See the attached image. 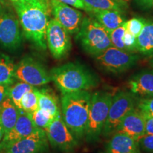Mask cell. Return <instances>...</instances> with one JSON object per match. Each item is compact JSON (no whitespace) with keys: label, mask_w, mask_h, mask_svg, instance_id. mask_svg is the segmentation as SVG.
<instances>
[{"label":"cell","mask_w":153,"mask_h":153,"mask_svg":"<svg viewBox=\"0 0 153 153\" xmlns=\"http://www.w3.org/2000/svg\"><path fill=\"white\" fill-rule=\"evenodd\" d=\"M24 35L38 49L47 48L46 28L50 21V0H19L11 4Z\"/></svg>","instance_id":"6da1fadb"},{"label":"cell","mask_w":153,"mask_h":153,"mask_svg":"<svg viewBox=\"0 0 153 153\" xmlns=\"http://www.w3.org/2000/svg\"><path fill=\"white\" fill-rule=\"evenodd\" d=\"M91 97V94L85 90L62 94L61 97L62 119L78 140L85 135Z\"/></svg>","instance_id":"7a4b0ae2"},{"label":"cell","mask_w":153,"mask_h":153,"mask_svg":"<svg viewBox=\"0 0 153 153\" xmlns=\"http://www.w3.org/2000/svg\"><path fill=\"white\" fill-rule=\"evenodd\" d=\"M51 81L62 94L88 91L98 85L97 76L79 63L68 62L50 71Z\"/></svg>","instance_id":"3957f363"},{"label":"cell","mask_w":153,"mask_h":153,"mask_svg":"<svg viewBox=\"0 0 153 153\" xmlns=\"http://www.w3.org/2000/svg\"><path fill=\"white\" fill-rule=\"evenodd\" d=\"M77 38L85 52L97 57L112 46L109 33L91 17H84Z\"/></svg>","instance_id":"277c9868"},{"label":"cell","mask_w":153,"mask_h":153,"mask_svg":"<svg viewBox=\"0 0 153 153\" xmlns=\"http://www.w3.org/2000/svg\"><path fill=\"white\" fill-rule=\"evenodd\" d=\"M113 97L105 91H96L91 94L89 118L85 136L89 140L98 139L108 117Z\"/></svg>","instance_id":"5b68a950"},{"label":"cell","mask_w":153,"mask_h":153,"mask_svg":"<svg viewBox=\"0 0 153 153\" xmlns=\"http://www.w3.org/2000/svg\"><path fill=\"white\" fill-rule=\"evenodd\" d=\"M10 6L0 3V45L15 51L21 46L22 35L18 17Z\"/></svg>","instance_id":"8992f818"},{"label":"cell","mask_w":153,"mask_h":153,"mask_svg":"<svg viewBox=\"0 0 153 153\" xmlns=\"http://www.w3.org/2000/svg\"><path fill=\"white\" fill-rule=\"evenodd\" d=\"M135 108V96L131 91H118L112 98L108 117L103 128L104 135H111L116 131L124 116Z\"/></svg>","instance_id":"52a82bcc"},{"label":"cell","mask_w":153,"mask_h":153,"mask_svg":"<svg viewBox=\"0 0 153 153\" xmlns=\"http://www.w3.org/2000/svg\"><path fill=\"white\" fill-rule=\"evenodd\" d=\"M138 60V56L111 46L104 52L95 57V60L99 68L112 73H121L134 66Z\"/></svg>","instance_id":"ba28073f"},{"label":"cell","mask_w":153,"mask_h":153,"mask_svg":"<svg viewBox=\"0 0 153 153\" xmlns=\"http://www.w3.org/2000/svg\"><path fill=\"white\" fill-rule=\"evenodd\" d=\"M15 78L32 87H41L51 81L50 73L43 64L30 56H26L15 65Z\"/></svg>","instance_id":"9c48e42d"},{"label":"cell","mask_w":153,"mask_h":153,"mask_svg":"<svg viewBox=\"0 0 153 153\" xmlns=\"http://www.w3.org/2000/svg\"><path fill=\"white\" fill-rule=\"evenodd\" d=\"M45 131L51 145L62 152H70L78 145V139L65 125L61 113L53 118Z\"/></svg>","instance_id":"30bf717a"},{"label":"cell","mask_w":153,"mask_h":153,"mask_svg":"<svg viewBox=\"0 0 153 153\" xmlns=\"http://www.w3.org/2000/svg\"><path fill=\"white\" fill-rule=\"evenodd\" d=\"M47 47L54 58H63L72 47L70 33L55 19H50L46 28Z\"/></svg>","instance_id":"8fae6325"},{"label":"cell","mask_w":153,"mask_h":153,"mask_svg":"<svg viewBox=\"0 0 153 153\" xmlns=\"http://www.w3.org/2000/svg\"><path fill=\"white\" fill-rule=\"evenodd\" d=\"M48 149V140L45 131L38 128L27 137L0 145V153H45Z\"/></svg>","instance_id":"7c38bea8"},{"label":"cell","mask_w":153,"mask_h":153,"mask_svg":"<svg viewBox=\"0 0 153 153\" xmlns=\"http://www.w3.org/2000/svg\"><path fill=\"white\" fill-rule=\"evenodd\" d=\"M54 19L70 34H76L81 27L83 14L77 9L57 0H50Z\"/></svg>","instance_id":"4fadbf2b"},{"label":"cell","mask_w":153,"mask_h":153,"mask_svg":"<svg viewBox=\"0 0 153 153\" xmlns=\"http://www.w3.org/2000/svg\"><path fill=\"white\" fill-rule=\"evenodd\" d=\"M126 134L138 143L145 135V121L143 115L138 108H134L124 116L116 131Z\"/></svg>","instance_id":"5bb4252c"},{"label":"cell","mask_w":153,"mask_h":153,"mask_svg":"<svg viewBox=\"0 0 153 153\" xmlns=\"http://www.w3.org/2000/svg\"><path fill=\"white\" fill-rule=\"evenodd\" d=\"M37 129L38 128L34 125L30 114L19 109L16 123L9 133L4 135L2 140L0 142V145L8 144L27 137Z\"/></svg>","instance_id":"9a60e30c"},{"label":"cell","mask_w":153,"mask_h":153,"mask_svg":"<svg viewBox=\"0 0 153 153\" xmlns=\"http://www.w3.org/2000/svg\"><path fill=\"white\" fill-rule=\"evenodd\" d=\"M131 91L142 97H153V70H142L135 74L128 82Z\"/></svg>","instance_id":"2e32d148"},{"label":"cell","mask_w":153,"mask_h":153,"mask_svg":"<svg viewBox=\"0 0 153 153\" xmlns=\"http://www.w3.org/2000/svg\"><path fill=\"white\" fill-rule=\"evenodd\" d=\"M139 152L138 143L126 134L116 132L106 145V153Z\"/></svg>","instance_id":"e0dca14e"},{"label":"cell","mask_w":153,"mask_h":153,"mask_svg":"<svg viewBox=\"0 0 153 153\" xmlns=\"http://www.w3.org/2000/svg\"><path fill=\"white\" fill-rule=\"evenodd\" d=\"M106 29L108 33L121 26L126 22L120 11L116 10H93L87 12Z\"/></svg>","instance_id":"ac0fdd59"},{"label":"cell","mask_w":153,"mask_h":153,"mask_svg":"<svg viewBox=\"0 0 153 153\" xmlns=\"http://www.w3.org/2000/svg\"><path fill=\"white\" fill-rule=\"evenodd\" d=\"M19 114V109L8 97L0 104V123L3 127L4 135L13 128Z\"/></svg>","instance_id":"d6986e66"},{"label":"cell","mask_w":153,"mask_h":153,"mask_svg":"<svg viewBox=\"0 0 153 153\" xmlns=\"http://www.w3.org/2000/svg\"><path fill=\"white\" fill-rule=\"evenodd\" d=\"M136 51L145 56L153 57V20L146 21L136 38Z\"/></svg>","instance_id":"ffe728a7"},{"label":"cell","mask_w":153,"mask_h":153,"mask_svg":"<svg viewBox=\"0 0 153 153\" xmlns=\"http://www.w3.org/2000/svg\"><path fill=\"white\" fill-rule=\"evenodd\" d=\"M15 65L9 55L0 53V84L11 85L14 83Z\"/></svg>","instance_id":"44dd1931"},{"label":"cell","mask_w":153,"mask_h":153,"mask_svg":"<svg viewBox=\"0 0 153 153\" xmlns=\"http://www.w3.org/2000/svg\"><path fill=\"white\" fill-rule=\"evenodd\" d=\"M38 108L48 113L53 118L61 113L55 97L45 89H39Z\"/></svg>","instance_id":"7402d4cb"},{"label":"cell","mask_w":153,"mask_h":153,"mask_svg":"<svg viewBox=\"0 0 153 153\" xmlns=\"http://www.w3.org/2000/svg\"><path fill=\"white\" fill-rule=\"evenodd\" d=\"M83 1L89 8V11L116 10L122 12L127 7V4L123 0H83Z\"/></svg>","instance_id":"603a6c76"},{"label":"cell","mask_w":153,"mask_h":153,"mask_svg":"<svg viewBox=\"0 0 153 153\" xmlns=\"http://www.w3.org/2000/svg\"><path fill=\"white\" fill-rule=\"evenodd\" d=\"M33 87L25 82H16L9 86L8 91V98L14 103L15 106L19 109V104L24 94L28 91L31 90Z\"/></svg>","instance_id":"cb8c5ba5"},{"label":"cell","mask_w":153,"mask_h":153,"mask_svg":"<svg viewBox=\"0 0 153 153\" xmlns=\"http://www.w3.org/2000/svg\"><path fill=\"white\" fill-rule=\"evenodd\" d=\"M38 94L39 89L33 87L24 94L19 104V109L30 114L38 108Z\"/></svg>","instance_id":"d4e9b609"},{"label":"cell","mask_w":153,"mask_h":153,"mask_svg":"<svg viewBox=\"0 0 153 153\" xmlns=\"http://www.w3.org/2000/svg\"><path fill=\"white\" fill-rule=\"evenodd\" d=\"M30 115L34 125L38 128L43 130V131L46 130L48 126H49V124L53 119V116H51L48 113L38 108L36 111L30 113Z\"/></svg>","instance_id":"484cf974"},{"label":"cell","mask_w":153,"mask_h":153,"mask_svg":"<svg viewBox=\"0 0 153 153\" xmlns=\"http://www.w3.org/2000/svg\"><path fill=\"white\" fill-rule=\"evenodd\" d=\"M125 24H123V25L119 26V27H118L116 29L111 31L110 33H109L112 46L116 48L126 51L125 45H124L123 43V36L124 33H125Z\"/></svg>","instance_id":"4316f807"},{"label":"cell","mask_w":153,"mask_h":153,"mask_svg":"<svg viewBox=\"0 0 153 153\" xmlns=\"http://www.w3.org/2000/svg\"><path fill=\"white\" fill-rule=\"evenodd\" d=\"M145 22L146 20L144 19L134 17L128 21H126L124 24H125L126 30L137 38L142 30Z\"/></svg>","instance_id":"83f0119b"},{"label":"cell","mask_w":153,"mask_h":153,"mask_svg":"<svg viewBox=\"0 0 153 153\" xmlns=\"http://www.w3.org/2000/svg\"><path fill=\"white\" fill-rule=\"evenodd\" d=\"M123 43L128 52L133 53L136 51V37L126 30L123 36Z\"/></svg>","instance_id":"f1b7e54d"},{"label":"cell","mask_w":153,"mask_h":153,"mask_svg":"<svg viewBox=\"0 0 153 153\" xmlns=\"http://www.w3.org/2000/svg\"><path fill=\"white\" fill-rule=\"evenodd\" d=\"M138 145L145 152L153 153V135H145L138 140Z\"/></svg>","instance_id":"f546056e"},{"label":"cell","mask_w":153,"mask_h":153,"mask_svg":"<svg viewBox=\"0 0 153 153\" xmlns=\"http://www.w3.org/2000/svg\"><path fill=\"white\" fill-rule=\"evenodd\" d=\"M137 108L142 112L153 116V97L141 99L137 105Z\"/></svg>","instance_id":"4dcf8cb0"},{"label":"cell","mask_w":153,"mask_h":153,"mask_svg":"<svg viewBox=\"0 0 153 153\" xmlns=\"http://www.w3.org/2000/svg\"><path fill=\"white\" fill-rule=\"evenodd\" d=\"M57 1L65 4L74 7L75 9H82V10L87 11V12L89 11V8L86 6L83 0H57Z\"/></svg>","instance_id":"1f68e13d"},{"label":"cell","mask_w":153,"mask_h":153,"mask_svg":"<svg viewBox=\"0 0 153 153\" xmlns=\"http://www.w3.org/2000/svg\"><path fill=\"white\" fill-rule=\"evenodd\" d=\"M142 114L145 121V135H153V116L145 112Z\"/></svg>","instance_id":"d6a6232c"},{"label":"cell","mask_w":153,"mask_h":153,"mask_svg":"<svg viewBox=\"0 0 153 153\" xmlns=\"http://www.w3.org/2000/svg\"><path fill=\"white\" fill-rule=\"evenodd\" d=\"M137 6L142 9H149L153 7V0H135Z\"/></svg>","instance_id":"836d02e7"},{"label":"cell","mask_w":153,"mask_h":153,"mask_svg":"<svg viewBox=\"0 0 153 153\" xmlns=\"http://www.w3.org/2000/svg\"><path fill=\"white\" fill-rule=\"evenodd\" d=\"M10 85L0 84V104L8 97L9 88Z\"/></svg>","instance_id":"e575fe53"},{"label":"cell","mask_w":153,"mask_h":153,"mask_svg":"<svg viewBox=\"0 0 153 153\" xmlns=\"http://www.w3.org/2000/svg\"><path fill=\"white\" fill-rule=\"evenodd\" d=\"M19 0H0V3L3 4H11L15 1H18Z\"/></svg>","instance_id":"d590c367"},{"label":"cell","mask_w":153,"mask_h":153,"mask_svg":"<svg viewBox=\"0 0 153 153\" xmlns=\"http://www.w3.org/2000/svg\"><path fill=\"white\" fill-rule=\"evenodd\" d=\"M4 135V131L2 126H1V123H0V142L2 140Z\"/></svg>","instance_id":"8d00e7d4"},{"label":"cell","mask_w":153,"mask_h":153,"mask_svg":"<svg viewBox=\"0 0 153 153\" xmlns=\"http://www.w3.org/2000/svg\"><path fill=\"white\" fill-rule=\"evenodd\" d=\"M150 65H152V66L153 67V57H152V60H150Z\"/></svg>","instance_id":"74e56055"},{"label":"cell","mask_w":153,"mask_h":153,"mask_svg":"<svg viewBox=\"0 0 153 153\" xmlns=\"http://www.w3.org/2000/svg\"><path fill=\"white\" fill-rule=\"evenodd\" d=\"M133 153H140V152H133Z\"/></svg>","instance_id":"f35d334b"}]
</instances>
